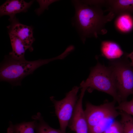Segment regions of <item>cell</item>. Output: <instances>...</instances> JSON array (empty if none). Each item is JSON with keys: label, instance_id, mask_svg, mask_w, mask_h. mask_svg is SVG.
I'll return each instance as SVG.
<instances>
[{"label": "cell", "instance_id": "19", "mask_svg": "<svg viewBox=\"0 0 133 133\" xmlns=\"http://www.w3.org/2000/svg\"><path fill=\"white\" fill-rule=\"evenodd\" d=\"M103 133H124L123 126L120 121H114Z\"/></svg>", "mask_w": 133, "mask_h": 133}, {"label": "cell", "instance_id": "15", "mask_svg": "<svg viewBox=\"0 0 133 133\" xmlns=\"http://www.w3.org/2000/svg\"><path fill=\"white\" fill-rule=\"evenodd\" d=\"M32 118L35 121L36 133H64L60 129H55L50 127L44 120L40 112L32 116Z\"/></svg>", "mask_w": 133, "mask_h": 133}, {"label": "cell", "instance_id": "14", "mask_svg": "<svg viewBox=\"0 0 133 133\" xmlns=\"http://www.w3.org/2000/svg\"><path fill=\"white\" fill-rule=\"evenodd\" d=\"M115 25L116 28L120 32L128 33L133 28V18L130 14H120L116 19Z\"/></svg>", "mask_w": 133, "mask_h": 133}, {"label": "cell", "instance_id": "5", "mask_svg": "<svg viewBox=\"0 0 133 133\" xmlns=\"http://www.w3.org/2000/svg\"><path fill=\"white\" fill-rule=\"evenodd\" d=\"M80 87L75 86L68 92L65 97L60 100H57L54 97H50L53 103L55 113L59 123L60 129L64 133H66L67 127L72 115L78 100L77 94Z\"/></svg>", "mask_w": 133, "mask_h": 133}, {"label": "cell", "instance_id": "9", "mask_svg": "<svg viewBox=\"0 0 133 133\" xmlns=\"http://www.w3.org/2000/svg\"><path fill=\"white\" fill-rule=\"evenodd\" d=\"M33 2V0L29 2L23 0H7L0 6V16H9V20L11 22L16 17V14L26 12Z\"/></svg>", "mask_w": 133, "mask_h": 133}, {"label": "cell", "instance_id": "4", "mask_svg": "<svg viewBox=\"0 0 133 133\" xmlns=\"http://www.w3.org/2000/svg\"><path fill=\"white\" fill-rule=\"evenodd\" d=\"M128 58L125 53L122 58L111 60L109 66L121 102L133 94V67Z\"/></svg>", "mask_w": 133, "mask_h": 133}, {"label": "cell", "instance_id": "10", "mask_svg": "<svg viewBox=\"0 0 133 133\" xmlns=\"http://www.w3.org/2000/svg\"><path fill=\"white\" fill-rule=\"evenodd\" d=\"M105 6L116 15L133 14V0H105Z\"/></svg>", "mask_w": 133, "mask_h": 133}, {"label": "cell", "instance_id": "13", "mask_svg": "<svg viewBox=\"0 0 133 133\" xmlns=\"http://www.w3.org/2000/svg\"><path fill=\"white\" fill-rule=\"evenodd\" d=\"M9 127L7 133H35V120L24 122L14 124L11 121L9 122Z\"/></svg>", "mask_w": 133, "mask_h": 133}, {"label": "cell", "instance_id": "17", "mask_svg": "<svg viewBox=\"0 0 133 133\" xmlns=\"http://www.w3.org/2000/svg\"><path fill=\"white\" fill-rule=\"evenodd\" d=\"M114 119L107 118L101 120L89 129L88 133H103Z\"/></svg>", "mask_w": 133, "mask_h": 133}, {"label": "cell", "instance_id": "11", "mask_svg": "<svg viewBox=\"0 0 133 133\" xmlns=\"http://www.w3.org/2000/svg\"><path fill=\"white\" fill-rule=\"evenodd\" d=\"M100 50L103 56L111 60L120 58L124 54L117 43L111 41H103L101 44Z\"/></svg>", "mask_w": 133, "mask_h": 133}, {"label": "cell", "instance_id": "2", "mask_svg": "<svg viewBox=\"0 0 133 133\" xmlns=\"http://www.w3.org/2000/svg\"><path fill=\"white\" fill-rule=\"evenodd\" d=\"M61 55L52 58L29 61L17 60L9 55L5 56L0 66L1 81H6L13 86L21 85V82L26 76L32 74L37 68L50 62L62 59Z\"/></svg>", "mask_w": 133, "mask_h": 133}, {"label": "cell", "instance_id": "18", "mask_svg": "<svg viewBox=\"0 0 133 133\" xmlns=\"http://www.w3.org/2000/svg\"><path fill=\"white\" fill-rule=\"evenodd\" d=\"M116 109L133 116V97L130 101H122L116 106Z\"/></svg>", "mask_w": 133, "mask_h": 133}, {"label": "cell", "instance_id": "12", "mask_svg": "<svg viewBox=\"0 0 133 133\" xmlns=\"http://www.w3.org/2000/svg\"><path fill=\"white\" fill-rule=\"evenodd\" d=\"M8 34L12 49L9 55L15 59H25V54L27 49L21 40L13 33L8 31Z\"/></svg>", "mask_w": 133, "mask_h": 133}, {"label": "cell", "instance_id": "20", "mask_svg": "<svg viewBox=\"0 0 133 133\" xmlns=\"http://www.w3.org/2000/svg\"><path fill=\"white\" fill-rule=\"evenodd\" d=\"M58 1L56 0H37V1L39 4V8L35 10V12L37 15L39 16L42 14L45 10L48 9L49 6L50 5Z\"/></svg>", "mask_w": 133, "mask_h": 133}, {"label": "cell", "instance_id": "7", "mask_svg": "<svg viewBox=\"0 0 133 133\" xmlns=\"http://www.w3.org/2000/svg\"><path fill=\"white\" fill-rule=\"evenodd\" d=\"M85 91L81 89L80 97L68 125L70 129L76 133H88V126L82 104Z\"/></svg>", "mask_w": 133, "mask_h": 133}, {"label": "cell", "instance_id": "3", "mask_svg": "<svg viewBox=\"0 0 133 133\" xmlns=\"http://www.w3.org/2000/svg\"><path fill=\"white\" fill-rule=\"evenodd\" d=\"M80 88L90 93L94 90L103 92L111 96L118 104L121 102L110 68L99 62L91 68L88 77L82 82Z\"/></svg>", "mask_w": 133, "mask_h": 133}, {"label": "cell", "instance_id": "21", "mask_svg": "<svg viewBox=\"0 0 133 133\" xmlns=\"http://www.w3.org/2000/svg\"><path fill=\"white\" fill-rule=\"evenodd\" d=\"M127 56L128 58H130L131 59V65L133 67V51L130 53L127 54Z\"/></svg>", "mask_w": 133, "mask_h": 133}, {"label": "cell", "instance_id": "6", "mask_svg": "<svg viewBox=\"0 0 133 133\" xmlns=\"http://www.w3.org/2000/svg\"><path fill=\"white\" fill-rule=\"evenodd\" d=\"M116 102L114 100L106 101L99 105L87 102L84 111L88 130L105 119H115L120 116V112L116 108Z\"/></svg>", "mask_w": 133, "mask_h": 133}, {"label": "cell", "instance_id": "8", "mask_svg": "<svg viewBox=\"0 0 133 133\" xmlns=\"http://www.w3.org/2000/svg\"><path fill=\"white\" fill-rule=\"evenodd\" d=\"M7 27L8 31L13 33L21 40L27 50L31 52L33 51L32 45L35 39L32 27L20 23L15 17Z\"/></svg>", "mask_w": 133, "mask_h": 133}, {"label": "cell", "instance_id": "16", "mask_svg": "<svg viewBox=\"0 0 133 133\" xmlns=\"http://www.w3.org/2000/svg\"><path fill=\"white\" fill-rule=\"evenodd\" d=\"M120 121L123 128L124 133H133V117L123 111H119Z\"/></svg>", "mask_w": 133, "mask_h": 133}, {"label": "cell", "instance_id": "1", "mask_svg": "<svg viewBox=\"0 0 133 133\" xmlns=\"http://www.w3.org/2000/svg\"><path fill=\"white\" fill-rule=\"evenodd\" d=\"M71 1L75 9L73 25L83 43L88 38H97L99 35L106 33L105 25L115 16L114 13L110 12L105 15L100 6L90 5L83 0Z\"/></svg>", "mask_w": 133, "mask_h": 133}]
</instances>
